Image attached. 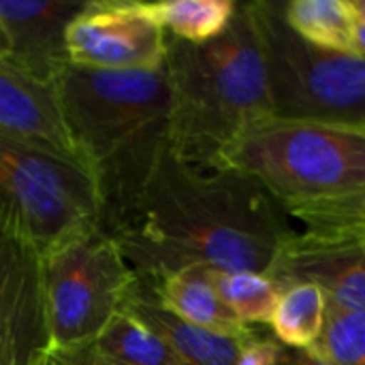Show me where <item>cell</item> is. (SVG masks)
Here are the masks:
<instances>
[{
	"mask_svg": "<svg viewBox=\"0 0 365 365\" xmlns=\"http://www.w3.org/2000/svg\"><path fill=\"white\" fill-rule=\"evenodd\" d=\"M169 148L197 167H216L220 154L252 124L272 118L265 66L246 2L214 41L169 38Z\"/></svg>",
	"mask_w": 365,
	"mask_h": 365,
	"instance_id": "3957f363",
	"label": "cell"
},
{
	"mask_svg": "<svg viewBox=\"0 0 365 365\" xmlns=\"http://www.w3.org/2000/svg\"><path fill=\"white\" fill-rule=\"evenodd\" d=\"M122 312L130 314L135 321L158 334L190 365H235L246 340L257 329L252 327L244 336H222L190 325L180 317H175L173 312H169L165 306H160L143 278L137 280V287L130 293Z\"/></svg>",
	"mask_w": 365,
	"mask_h": 365,
	"instance_id": "4fadbf2b",
	"label": "cell"
},
{
	"mask_svg": "<svg viewBox=\"0 0 365 365\" xmlns=\"http://www.w3.org/2000/svg\"><path fill=\"white\" fill-rule=\"evenodd\" d=\"M327 297L314 284L282 287L274 308L269 329L287 349H312L321 342L325 329Z\"/></svg>",
	"mask_w": 365,
	"mask_h": 365,
	"instance_id": "e0dca14e",
	"label": "cell"
},
{
	"mask_svg": "<svg viewBox=\"0 0 365 365\" xmlns=\"http://www.w3.org/2000/svg\"><path fill=\"white\" fill-rule=\"evenodd\" d=\"M265 276L280 289L299 282L314 284L334 306L365 312V242L349 231L295 229Z\"/></svg>",
	"mask_w": 365,
	"mask_h": 365,
	"instance_id": "9c48e42d",
	"label": "cell"
},
{
	"mask_svg": "<svg viewBox=\"0 0 365 365\" xmlns=\"http://www.w3.org/2000/svg\"><path fill=\"white\" fill-rule=\"evenodd\" d=\"M210 278L220 299L246 327H269L282 291L269 276L259 272L210 269Z\"/></svg>",
	"mask_w": 365,
	"mask_h": 365,
	"instance_id": "d6986e66",
	"label": "cell"
},
{
	"mask_svg": "<svg viewBox=\"0 0 365 365\" xmlns=\"http://www.w3.org/2000/svg\"><path fill=\"white\" fill-rule=\"evenodd\" d=\"M47 346L43 252L0 227V365H28Z\"/></svg>",
	"mask_w": 365,
	"mask_h": 365,
	"instance_id": "30bf717a",
	"label": "cell"
},
{
	"mask_svg": "<svg viewBox=\"0 0 365 365\" xmlns=\"http://www.w3.org/2000/svg\"><path fill=\"white\" fill-rule=\"evenodd\" d=\"M139 276L103 225H86L43 252L49 346L94 344L118 317Z\"/></svg>",
	"mask_w": 365,
	"mask_h": 365,
	"instance_id": "52a82bcc",
	"label": "cell"
},
{
	"mask_svg": "<svg viewBox=\"0 0 365 365\" xmlns=\"http://www.w3.org/2000/svg\"><path fill=\"white\" fill-rule=\"evenodd\" d=\"M282 353V344L272 336L259 331V327L246 340L235 365H276Z\"/></svg>",
	"mask_w": 365,
	"mask_h": 365,
	"instance_id": "603a6c76",
	"label": "cell"
},
{
	"mask_svg": "<svg viewBox=\"0 0 365 365\" xmlns=\"http://www.w3.org/2000/svg\"><path fill=\"white\" fill-rule=\"evenodd\" d=\"M282 15L304 41L327 51L357 53V17L351 0H291L282 4Z\"/></svg>",
	"mask_w": 365,
	"mask_h": 365,
	"instance_id": "9a60e30c",
	"label": "cell"
},
{
	"mask_svg": "<svg viewBox=\"0 0 365 365\" xmlns=\"http://www.w3.org/2000/svg\"><path fill=\"white\" fill-rule=\"evenodd\" d=\"M338 365H365V312H351L327 302L325 329L317 344Z\"/></svg>",
	"mask_w": 365,
	"mask_h": 365,
	"instance_id": "ffe728a7",
	"label": "cell"
},
{
	"mask_svg": "<svg viewBox=\"0 0 365 365\" xmlns=\"http://www.w3.org/2000/svg\"><path fill=\"white\" fill-rule=\"evenodd\" d=\"M255 180L291 220L365 199V122L265 118L218 158Z\"/></svg>",
	"mask_w": 365,
	"mask_h": 365,
	"instance_id": "277c9868",
	"label": "cell"
},
{
	"mask_svg": "<svg viewBox=\"0 0 365 365\" xmlns=\"http://www.w3.org/2000/svg\"><path fill=\"white\" fill-rule=\"evenodd\" d=\"M96 351L115 365H190L158 334L120 312L94 342Z\"/></svg>",
	"mask_w": 365,
	"mask_h": 365,
	"instance_id": "ac0fdd59",
	"label": "cell"
},
{
	"mask_svg": "<svg viewBox=\"0 0 365 365\" xmlns=\"http://www.w3.org/2000/svg\"><path fill=\"white\" fill-rule=\"evenodd\" d=\"M6 53H9V38H6V32L0 24V58H6Z\"/></svg>",
	"mask_w": 365,
	"mask_h": 365,
	"instance_id": "484cf974",
	"label": "cell"
},
{
	"mask_svg": "<svg viewBox=\"0 0 365 365\" xmlns=\"http://www.w3.org/2000/svg\"><path fill=\"white\" fill-rule=\"evenodd\" d=\"M53 90L75 152L101 192L109 231L169 148L165 66L111 73L66 64Z\"/></svg>",
	"mask_w": 365,
	"mask_h": 365,
	"instance_id": "7a4b0ae2",
	"label": "cell"
},
{
	"mask_svg": "<svg viewBox=\"0 0 365 365\" xmlns=\"http://www.w3.org/2000/svg\"><path fill=\"white\" fill-rule=\"evenodd\" d=\"M148 13L169 38L203 45L218 38L231 24L237 2L233 0H160L145 2Z\"/></svg>",
	"mask_w": 365,
	"mask_h": 365,
	"instance_id": "2e32d148",
	"label": "cell"
},
{
	"mask_svg": "<svg viewBox=\"0 0 365 365\" xmlns=\"http://www.w3.org/2000/svg\"><path fill=\"white\" fill-rule=\"evenodd\" d=\"M289 220L255 180L190 165L167 148L107 233L139 278L195 267L267 274L295 233Z\"/></svg>",
	"mask_w": 365,
	"mask_h": 365,
	"instance_id": "6da1fadb",
	"label": "cell"
},
{
	"mask_svg": "<svg viewBox=\"0 0 365 365\" xmlns=\"http://www.w3.org/2000/svg\"><path fill=\"white\" fill-rule=\"evenodd\" d=\"M0 130L41 143L77 163L53 86L43 83L0 58Z\"/></svg>",
	"mask_w": 365,
	"mask_h": 365,
	"instance_id": "7c38bea8",
	"label": "cell"
},
{
	"mask_svg": "<svg viewBox=\"0 0 365 365\" xmlns=\"http://www.w3.org/2000/svg\"><path fill=\"white\" fill-rule=\"evenodd\" d=\"M355 51L365 58V24L364 21H357V28H355Z\"/></svg>",
	"mask_w": 365,
	"mask_h": 365,
	"instance_id": "d4e9b609",
	"label": "cell"
},
{
	"mask_svg": "<svg viewBox=\"0 0 365 365\" xmlns=\"http://www.w3.org/2000/svg\"><path fill=\"white\" fill-rule=\"evenodd\" d=\"M302 227H325V229H342L365 242V199L353 205H344L338 210H329L317 216L302 220Z\"/></svg>",
	"mask_w": 365,
	"mask_h": 365,
	"instance_id": "44dd1931",
	"label": "cell"
},
{
	"mask_svg": "<svg viewBox=\"0 0 365 365\" xmlns=\"http://www.w3.org/2000/svg\"><path fill=\"white\" fill-rule=\"evenodd\" d=\"M274 115L365 122V58L321 49L291 30L282 2H246Z\"/></svg>",
	"mask_w": 365,
	"mask_h": 365,
	"instance_id": "5b68a950",
	"label": "cell"
},
{
	"mask_svg": "<svg viewBox=\"0 0 365 365\" xmlns=\"http://www.w3.org/2000/svg\"><path fill=\"white\" fill-rule=\"evenodd\" d=\"M167 45L141 0H86L66 32L68 62L90 71H160Z\"/></svg>",
	"mask_w": 365,
	"mask_h": 365,
	"instance_id": "ba28073f",
	"label": "cell"
},
{
	"mask_svg": "<svg viewBox=\"0 0 365 365\" xmlns=\"http://www.w3.org/2000/svg\"><path fill=\"white\" fill-rule=\"evenodd\" d=\"M276 365H338L329 359L319 346L312 349H287L282 346V353Z\"/></svg>",
	"mask_w": 365,
	"mask_h": 365,
	"instance_id": "cb8c5ba5",
	"label": "cell"
},
{
	"mask_svg": "<svg viewBox=\"0 0 365 365\" xmlns=\"http://www.w3.org/2000/svg\"><path fill=\"white\" fill-rule=\"evenodd\" d=\"M28 365H115L103 357L94 344L47 346Z\"/></svg>",
	"mask_w": 365,
	"mask_h": 365,
	"instance_id": "7402d4cb",
	"label": "cell"
},
{
	"mask_svg": "<svg viewBox=\"0 0 365 365\" xmlns=\"http://www.w3.org/2000/svg\"><path fill=\"white\" fill-rule=\"evenodd\" d=\"M86 0H0V24L9 38L6 60L30 77L53 86L71 64L66 32Z\"/></svg>",
	"mask_w": 365,
	"mask_h": 365,
	"instance_id": "8fae6325",
	"label": "cell"
},
{
	"mask_svg": "<svg viewBox=\"0 0 365 365\" xmlns=\"http://www.w3.org/2000/svg\"><path fill=\"white\" fill-rule=\"evenodd\" d=\"M160 306L180 317L182 321L210 329L222 336H244L252 327H246L216 293L210 269L195 267L175 274H167L154 280L143 278Z\"/></svg>",
	"mask_w": 365,
	"mask_h": 365,
	"instance_id": "5bb4252c",
	"label": "cell"
},
{
	"mask_svg": "<svg viewBox=\"0 0 365 365\" xmlns=\"http://www.w3.org/2000/svg\"><path fill=\"white\" fill-rule=\"evenodd\" d=\"M90 171L41 143L0 130V227L41 252L86 225H103Z\"/></svg>",
	"mask_w": 365,
	"mask_h": 365,
	"instance_id": "8992f818",
	"label": "cell"
}]
</instances>
